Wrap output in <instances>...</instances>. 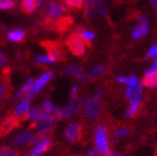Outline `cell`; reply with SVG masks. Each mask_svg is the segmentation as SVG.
Returning a JSON list of instances; mask_svg holds the SVG:
<instances>
[{"label": "cell", "instance_id": "obj_43", "mask_svg": "<svg viewBox=\"0 0 157 156\" xmlns=\"http://www.w3.org/2000/svg\"><path fill=\"white\" fill-rule=\"evenodd\" d=\"M153 7H157V0H149Z\"/></svg>", "mask_w": 157, "mask_h": 156}, {"label": "cell", "instance_id": "obj_5", "mask_svg": "<svg viewBox=\"0 0 157 156\" xmlns=\"http://www.w3.org/2000/svg\"><path fill=\"white\" fill-rule=\"evenodd\" d=\"M82 97H74L69 102V104L65 107L63 111V117L65 118H70L80 109V107L82 106Z\"/></svg>", "mask_w": 157, "mask_h": 156}, {"label": "cell", "instance_id": "obj_37", "mask_svg": "<svg viewBox=\"0 0 157 156\" xmlns=\"http://www.w3.org/2000/svg\"><path fill=\"white\" fill-rule=\"evenodd\" d=\"M94 97L95 99H96L97 102H99L100 99H101V92H100V90H96V92H95V94H94Z\"/></svg>", "mask_w": 157, "mask_h": 156}, {"label": "cell", "instance_id": "obj_29", "mask_svg": "<svg viewBox=\"0 0 157 156\" xmlns=\"http://www.w3.org/2000/svg\"><path fill=\"white\" fill-rule=\"evenodd\" d=\"M44 109L46 111L47 114H52V113H54L55 108H54V105H52V103L49 102V100H46V102L44 103Z\"/></svg>", "mask_w": 157, "mask_h": 156}, {"label": "cell", "instance_id": "obj_39", "mask_svg": "<svg viewBox=\"0 0 157 156\" xmlns=\"http://www.w3.org/2000/svg\"><path fill=\"white\" fill-rule=\"evenodd\" d=\"M87 156H98V152H97V150H90L88 152Z\"/></svg>", "mask_w": 157, "mask_h": 156}, {"label": "cell", "instance_id": "obj_9", "mask_svg": "<svg viewBox=\"0 0 157 156\" xmlns=\"http://www.w3.org/2000/svg\"><path fill=\"white\" fill-rule=\"evenodd\" d=\"M99 114V102H97L94 97L87 99L86 102V115L89 119H95Z\"/></svg>", "mask_w": 157, "mask_h": 156}, {"label": "cell", "instance_id": "obj_6", "mask_svg": "<svg viewBox=\"0 0 157 156\" xmlns=\"http://www.w3.org/2000/svg\"><path fill=\"white\" fill-rule=\"evenodd\" d=\"M54 75H55V72H46V74H44L42 76H40V77L38 78V80H37L36 83H33V87L29 90V93L27 94V96H33V95H36V94L54 77Z\"/></svg>", "mask_w": 157, "mask_h": 156}, {"label": "cell", "instance_id": "obj_11", "mask_svg": "<svg viewBox=\"0 0 157 156\" xmlns=\"http://www.w3.org/2000/svg\"><path fill=\"white\" fill-rule=\"evenodd\" d=\"M18 125H19V120L15 116L7 117L6 119L0 124V136L8 134L9 132H11L12 129L18 126Z\"/></svg>", "mask_w": 157, "mask_h": 156}, {"label": "cell", "instance_id": "obj_28", "mask_svg": "<svg viewBox=\"0 0 157 156\" xmlns=\"http://www.w3.org/2000/svg\"><path fill=\"white\" fill-rule=\"evenodd\" d=\"M36 61L38 64H52V63H55L54 60H52L50 57H48V56H41V55L37 56Z\"/></svg>", "mask_w": 157, "mask_h": 156}, {"label": "cell", "instance_id": "obj_41", "mask_svg": "<svg viewBox=\"0 0 157 156\" xmlns=\"http://www.w3.org/2000/svg\"><path fill=\"white\" fill-rule=\"evenodd\" d=\"M46 0H38V3H37V7L38 8H41L42 6H44V3H45Z\"/></svg>", "mask_w": 157, "mask_h": 156}, {"label": "cell", "instance_id": "obj_40", "mask_svg": "<svg viewBox=\"0 0 157 156\" xmlns=\"http://www.w3.org/2000/svg\"><path fill=\"white\" fill-rule=\"evenodd\" d=\"M3 94H5V86L2 83H0V98H1V96H3Z\"/></svg>", "mask_w": 157, "mask_h": 156}, {"label": "cell", "instance_id": "obj_12", "mask_svg": "<svg viewBox=\"0 0 157 156\" xmlns=\"http://www.w3.org/2000/svg\"><path fill=\"white\" fill-rule=\"evenodd\" d=\"M144 85L146 87L154 88L157 86V68L151 67L145 74L144 77Z\"/></svg>", "mask_w": 157, "mask_h": 156}, {"label": "cell", "instance_id": "obj_32", "mask_svg": "<svg viewBox=\"0 0 157 156\" xmlns=\"http://www.w3.org/2000/svg\"><path fill=\"white\" fill-rule=\"evenodd\" d=\"M55 113V116H56V118L57 119H63V111L61 109V108H56L54 111Z\"/></svg>", "mask_w": 157, "mask_h": 156}, {"label": "cell", "instance_id": "obj_42", "mask_svg": "<svg viewBox=\"0 0 157 156\" xmlns=\"http://www.w3.org/2000/svg\"><path fill=\"white\" fill-rule=\"evenodd\" d=\"M108 156H121V153H118V152H110L108 154Z\"/></svg>", "mask_w": 157, "mask_h": 156}, {"label": "cell", "instance_id": "obj_36", "mask_svg": "<svg viewBox=\"0 0 157 156\" xmlns=\"http://www.w3.org/2000/svg\"><path fill=\"white\" fill-rule=\"evenodd\" d=\"M6 63H7V59H6V57H5V55L0 51V67L5 66V65H6Z\"/></svg>", "mask_w": 157, "mask_h": 156}, {"label": "cell", "instance_id": "obj_13", "mask_svg": "<svg viewBox=\"0 0 157 156\" xmlns=\"http://www.w3.org/2000/svg\"><path fill=\"white\" fill-rule=\"evenodd\" d=\"M52 146V141L48 137H46L41 143L33 146V150L31 153H29V156H41L42 154L47 152Z\"/></svg>", "mask_w": 157, "mask_h": 156}, {"label": "cell", "instance_id": "obj_30", "mask_svg": "<svg viewBox=\"0 0 157 156\" xmlns=\"http://www.w3.org/2000/svg\"><path fill=\"white\" fill-rule=\"evenodd\" d=\"M137 84H138V78H137L135 75L127 78V85H128L129 87H135Z\"/></svg>", "mask_w": 157, "mask_h": 156}, {"label": "cell", "instance_id": "obj_2", "mask_svg": "<svg viewBox=\"0 0 157 156\" xmlns=\"http://www.w3.org/2000/svg\"><path fill=\"white\" fill-rule=\"evenodd\" d=\"M95 143H96V150L104 156H108L110 153L108 145V138L106 134V129L103 126H98L96 129V135H95Z\"/></svg>", "mask_w": 157, "mask_h": 156}, {"label": "cell", "instance_id": "obj_18", "mask_svg": "<svg viewBox=\"0 0 157 156\" xmlns=\"http://www.w3.org/2000/svg\"><path fill=\"white\" fill-rule=\"evenodd\" d=\"M29 107H30V99L27 98L25 99V100H22V102H20L18 104V106L16 107L15 109V115L16 116H24V115L27 114V111H29Z\"/></svg>", "mask_w": 157, "mask_h": 156}, {"label": "cell", "instance_id": "obj_17", "mask_svg": "<svg viewBox=\"0 0 157 156\" xmlns=\"http://www.w3.org/2000/svg\"><path fill=\"white\" fill-rule=\"evenodd\" d=\"M94 5L95 9L99 12L103 17H107L108 16V11H107V1L106 0H88Z\"/></svg>", "mask_w": 157, "mask_h": 156}, {"label": "cell", "instance_id": "obj_21", "mask_svg": "<svg viewBox=\"0 0 157 156\" xmlns=\"http://www.w3.org/2000/svg\"><path fill=\"white\" fill-rule=\"evenodd\" d=\"M33 83H35V81H33L31 78H30V79H28V80L26 81V84H25L24 86L21 87V89L18 92V94L15 96L16 98H19V97H22L24 95H27V94L29 93V90L31 89V87H33Z\"/></svg>", "mask_w": 157, "mask_h": 156}, {"label": "cell", "instance_id": "obj_7", "mask_svg": "<svg viewBox=\"0 0 157 156\" xmlns=\"http://www.w3.org/2000/svg\"><path fill=\"white\" fill-rule=\"evenodd\" d=\"M149 25L145 16H140L138 18V24L133 28V37L135 39H139L140 37L147 35Z\"/></svg>", "mask_w": 157, "mask_h": 156}, {"label": "cell", "instance_id": "obj_4", "mask_svg": "<svg viewBox=\"0 0 157 156\" xmlns=\"http://www.w3.org/2000/svg\"><path fill=\"white\" fill-rule=\"evenodd\" d=\"M55 125V119L54 117L50 116L47 113H44L41 116L38 118L37 120H35V123L33 124V128L37 129L40 133H47L50 129H52Z\"/></svg>", "mask_w": 157, "mask_h": 156}, {"label": "cell", "instance_id": "obj_35", "mask_svg": "<svg viewBox=\"0 0 157 156\" xmlns=\"http://www.w3.org/2000/svg\"><path fill=\"white\" fill-rule=\"evenodd\" d=\"M77 93H78V85L75 84V85H73V87H71V90H70V95L74 97V96H76V95H77Z\"/></svg>", "mask_w": 157, "mask_h": 156}, {"label": "cell", "instance_id": "obj_8", "mask_svg": "<svg viewBox=\"0 0 157 156\" xmlns=\"http://www.w3.org/2000/svg\"><path fill=\"white\" fill-rule=\"evenodd\" d=\"M41 46L48 51V57L52 58L54 61H57L61 58V49L56 42L52 41H41Z\"/></svg>", "mask_w": 157, "mask_h": 156}, {"label": "cell", "instance_id": "obj_25", "mask_svg": "<svg viewBox=\"0 0 157 156\" xmlns=\"http://www.w3.org/2000/svg\"><path fill=\"white\" fill-rule=\"evenodd\" d=\"M105 67L101 66V65H97V66L93 67L90 70V76L91 77H98V76H100L101 74H104L105 72Z\"/></svg>", "mask_w": 157, "mask_h": 156}, {"label": "cell", "instance_id": "obj_20", "mask_svg": "<svg viewBox=\"0 0 157 156\" xmlns=\"http://www.w3.org/2000/svg\"><path fill=\"white\" fill-rule=\"evenodd\" d=\"M24 38H25V31L21 29H13L8 33V39L11 40V41H15V42L22 41Z\"/></svg>", "mask_w": 157, "mask_h": 156}, {"label": "cell", "instance_id": "obj_46", "mask_svg": "<svg viewBox=\"0 0 157 156\" xmlns=\"http://www.w3.org/2000/svg\"><path fill=\"white\" fill-rule=\"evenodd\" d=\"M24 156H29V153H27V154H25Z\"/></svg>", "mask_w": 157, "mask_h": 156}, {"label": "cell", "instance_id": "obj_31", "mask_svg": "<svg viewBox=\"0 0 157 156\" xmlns=\"http://www.w3.org/2000/svg\"><path fill=\"white\" fill-rule=\"evenodd\" d=\"M156 56H157V46L155 45L149 48L147 55H146V58H154V57H156Z\"/></svg>", "mask_w": 157, "mask_h": 156}, {"label": "cell", "instance_id": "obj_33", "mask_svg": "<svg viewBox=\"0 0 157 156\" xmlns=\"http://www.w3.org/2000/svg\"><path fill=\"white\" fill-rule=\"evenodd\" d=\"M117 137H125L126 135H128V129L127 128H121L118 132H116Z\"/></svg>", "mask_w": 157, "mask_h": 156}, {"label": "cell", "instance_id": "obj_14", "mask_svg": "<svg viewBox=\"0 0 157 156\" xmlns=\"http://www.w3.org/2000/svg\"><path fill=\"white\" fill-rule=\"evenodd\" d=\"M80 135V126L77 123H71L67 126L66 129V137L68 141L76 142Z\"/></svg>", "mask_w": 157, "mask_h": 156}, {"label": "cell", "instance_id": "obj_47", "mask_svg": "<svg viewBox=\"0 0 157 156\" xmlns=\"http://www.w3.org/2000/svg\"><path fill=\"white\" fill-rule=\"evenodd\" d=\"M74 156H77V155H74Z\"/></svg>", "mask_w": 157, "mask_h": 156}, {"label": "cell", "instance_id": "obj_24", "mask_svg": "<svg viewBox=\"0 0 157 156\" xmlns=\"http://www.w3.org/2000/svg\"><path fill=\"white\" fill-rule=\"evenodd\" d=\"M18 152L11 147H3L0 150V156H17Z\"/></svg>", "mask_w": 157, "mask_h": 156}, {"label": "cell", "instance_id": "obj_16", "mask_svg": "<svg viewBox=\"0 0 157 156\" xmlns=\"http://www.w3.org/2000/svg\"><path fill=\"white\" fill-rule=\"evenodd\" d=\"M33 139V134L31 132H22L19 133L18 135H16L12 139V143L16 145H25L28 143H31Z\"/></svg>", "mask_w": 157, "mask_h": 156}, {"label": "cell", "instance_id": "obj_23", "mask_svg": "<svg viewBox=\"0 0 157 156\" xmlns=\"http://www.w3.org/2000/svg\"><path fill=\"white\" fill-rule=\"evenodd\" d=\"M16 2L13 0H0V9L8 10L15 8Z\"/></svg>", "mask_w": 157, "mask_h": 156}, {"label": "cell", "instance_id": "obj_45", "mask_svg": "<svg viewBox=\"0 0 157 156\" xmlns=\"http://www.w3.org/2000/svg\"><path fill=\"white\" fill-rule=\"evenodd\" d=\"M17 57L20 58L21 57V54H20V51H17Z\"/></svg>", "mask_w": 157, "mask_h": 156}, {"label": "cell", "instance_id": "obj_15", "mask_svg": "<svg viewBox=\"0 0 157 156\" xmlns=\"http://www.w3.org/2000/svg\"><path fill=\"white\" fill-rule=\"evenodd\" d=\"M65 72H66L67 75L77 77L80 83H85V81H86V75H85L84 69H82V67L69 66V67H67V68L65 69Z\"/></svg>", "mask_w": 157, "mask_h": 156}, {"label": "cell", "instance_id": "obj_10", "mask_svg": "<svg viewBox=\"0 0 157 156\" xmlns=\"http://www.w3.org/2000/svg\"><path fill=\"white\" fill-rule=\"evenodd\" d=\"M46 14L49 17V19H57L60 18L63 14V7L61 6L60 3L56 2V1H50L47 6V10H46Z\"/></svg>", "mask_w": 157, "mask_h": 156}, {"label": "cell", "instance_id": "obj_27", "mask_svg": "<svg viewBox=\"0 0 157 156\" xmlns=\"http://www.w3.org/2000/svg\"><path fill=\"white\" fill-rule=\"evenodd\" d=\"M66 5L68 7H71V8L79 9L84 5V0H66Z\"/></svg>", "mask_w": 157, "mask_h": 156}, {"label": "cell", "instance_id": "obj_3", "mask_svg": "<svg viewBox=\"0 0 157 156\" xmlns=\"http://www.w3.org/2000/svg\"><path fill=\"white\" fill-rule=\"evenodd\" d=\"M142 94H143V85L138 83L135 86V93H134L133 96L130 97L129 107L126 111L127 117L134 116L137 113V111L139 109V106H140V103H142Z\"/></svg>", "mask_w": 157, "mask_h": 156}, {"label": "cell", "instance_id": "obj_22", "mask_svg": "<svg viewBox=\"0 0 157 156\" xmlns=\"http://www.w3.org/2000/svg\"><path fill=\"white\" fill-rule=\"evenodd\" d=\"M42 114H44V111H42L40 108H33L31 111H27V114H26V118H27V119L37 120Z\"/></svg>", "mask_w": 157, "mask_h": 156}, {"label": "cell", "instance_id": "obj_44", "mask_svg": "<svg viewBox=\"0 0 157 156\" xmlns=\"http://www.w3.org/2000/svg\"><path fill=\"white\" fill-rule=\"evenodd\" d=\"M155 60H154V64H153V66L151 67H154V68H157V56L156 57H154Z\"/></svg>", "mask_w": 157, "mask_h": 156}, {"label": "cell", "instance_id": "obj_34", "mask_svg": "<svg viewBox=\"0 0 157 156\" xmlns=\"http://www.w3.org/2000/svg\"><path fill=\"white\" fill-rule=\"evenodd\" d=\"M134 93H135V87H129V86H128L126 89V96L128 97V98H130V97L134 95Z\"/></svg>", "mask_w": 157, "mask_h": 156}, {"label": "cell", "instance_id": "obj_1", "mask_svg": "<svg viewBox=\"0 0 157 156\" xmlns=\"http://www.w3.org/2000/svg\"><path fill=\"white\" fill-rule=\"evenodd\" d=\"M66 44L70 51L76 56H82L85 54V40L77 30L67 38Z\"/></svg>", "mask_w": 157, "mask_h": 156}, {"label": "cell", "instance_id": "obj_19", "mask_svg": "<svg viewBox=\"0 0 157 156\" xmlns=\"http://www.w3.org/2000/svg\"><path fill=\"white\" fill-rule=\"evenodd\" d=\"M38 0H22L21 1V8L26 14H33L37 8Z\"/></svg>", "mask_w": 157, "mask_h": 156}, {"label": "cell", "instance_id": "obj_26", "mask_svg": "<svg viewBox=\"0 0 157 156\" xmlns=\"http://www.w3.org/2000/svg\"><path fill=\"white\" fill-rule=\"evenodd\" d=\"M79 33H80L85 41H91L95 38V33L93 31H89V30H80Z\"/></svg>", "mask_w": 157, "mask_h": 156}, {"label": "cell", "instance_id": "obj_38", "mask_svg": "<svg viewBox=\"0 0 157 156\" xmlns=\"http://www.w3.org/2000/svg\"><path fill=\"white\" fill-rule=\"evenodd\" d=\"M117 81L118 83H121V84H127V78L124 77V76H118Z\"/></svg>", "mask_w": 157, "mask_h": 156}]
</instances>
